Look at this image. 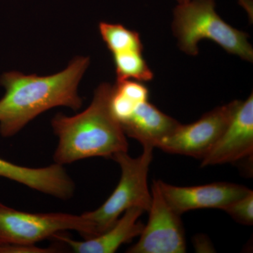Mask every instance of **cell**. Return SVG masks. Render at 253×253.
Masks as SVG:
<instances>
[{
	"label": "cell",
	"instance_id": "cell-1",
	"mask_svg": "<svg viewBox=\"0 0 253 253\" xmlns=\"http://www.w3.org/2000/svg\"><path fill=\"white\" fill-rule=\"evenodd\" d=\"M89 64V58H76L64 71L45 77L4 73L0 78L6 90L0 99V134L14 136L32 120L56 106L81 109L78 86Z\"/></svg>",
	"mask_w": 253,
	"mask_h": 253
},
{
	"label": "cell",
	"instance_id": "cell-4",
	"mask_svg": "<svg viewBox=\"0 0 253 253\" xmlns=\"http://www.w3.org/2000/svg\"><path fill=\"white\" fill-rule=\"evenodd\" d=\"M143 147L144 151L139 157L132 158L127 152H121L111 158L121 169L117 187L98 209L83 214L91 224L92 238L109 230L129 208L138 207L144 212L149 211L152 197L148 185V174L154 148Z\"/></svg>",
	"mask_w": 253,
	"mask_h": 253
},
{
	"label": "cell",
	"instance_id": "cell-14",
	"mask_svg": "<svg viewBox=\"0 0 253 253\" xmlns=\"http://www.w3.org/2000/svg\"><path fill=\"white\" fill-rule=\"evenodd\" d=\"M142 52L129 51L112 54L117 81L146 82L154 78V73L143 57Z\"/></svg>",
	"mask_w": 253,
	"mask_h": 253
},
{
	"label": "cell",
	"instance_id": "cell-8",
	"mask_svg": "<svg viewBox=\"0 0 253 253\" xmlns=\"http://www.w3.org/2000/svg\"><path fill=\"white\" fill-rule=\"evenodd\" d=\"M158 187L169 206L179 214L204 208L222 210L251 191L240 184L214 182L196 186H176L158 180Z\"/></svg>",
	"mask_w": 253,
	"mask_h": 253
},
{
	"label": "cell",
	"instance_id": "cell-13",
	"mask_svg": "<svg viewBox=\"0 0 253 253\" xmlns=\"http://www.w3.org/2000/svg\"><path fill=\"white\" fill-rule=\"evenodd\" d=\"M99 31L112 54L129 51H143L144 47L139 33L122 25L101 22Z\"/></svg>",
	"mask_w": 253,
	"mask_h": 253
},
{
	"label": "cell",
	"instance_id": "cell-9",
	"mask_svg": "<svg viewBox=\"0 0 253 253\" xmlns=\"http://www.w3.org/2000/svg\"><path fill=\"white\" fill-rule=\"evenodd\" d=\"M253 96L241 101L226 130L202 159L201 167L237 162L253 156Z\"/></svg>",
	"mask_w": 253,
	"mask_h": 253
},
{
	"label": "cell",
	"instance_id": "cell-5",
	"mask_svg": "<svg viewBox=\"0 0 253 253\" xmlns=\"http://www.w3.org/2000/svg\"><path fill=\"white\" fill-rule=\"evenodd\" d=\"M67 230L85 239L93 237L91 224L83 214L23 212L0 203V245H36Z\"/></svg>",
	"mask_w": 253,
	"mask_h": 253
},
{
	"label": "cell",
	"instance_id": "cell-12",
	"mask_svg": "<svg viewBox=\"0 0 253 253\" xmlns=\"http://www.w3.org/2000/svg\"><path fill=\"white\" fill-rule=\"evenodd\" d=\"M120 124L126 136L136 139L143 146L155 148L173 134L181 123L147 101L138 105Z\"/></svg>",
	"mask_w": 253,
	"mask_h": 253
},
{
	"label": "cell",
	"instance_id": "cell-10",
	"mask_svg": "<svg viewBox=\"0 0 253 253\" xmlns=\"http://www.w3.org/2000/svg\"><path fill=\"white\" fill-rule=\"evenodd\" d=\"M0 176L61 200L72 198L76 190L74 181L63 166L55 163L47 167L33 168L0 158Z\"/></svg>",
	"mask_w": 253,
	"mask_h": 253
},
{
	"label": "cell",
	"instance_id": "cell-7",
	"mask_svg": "<svg viewBox=\"0 0 253 253\" xmlns=\"http://www.w3.org/2000/svg\"><path fill=\"white\" fill-rule=\"evenodd\" d=\"M151 204L147 224L139 240L127 250L129 253H184L185 234L180 214L172 209L163 197L157 181L151 186Z\"/></svg>",
	"mask_w": 253,
	"mask_h": 253
},
{
	"label": "cell",
	"instance_id": "cell-11",
	"mask_svg": "<svg viewBox=\"0 0 253 253\" xmlns=\"http://www.w3.org/2000/svg\"><path fill=\"white\" fill-rule=\"evenodd\" d=\"M143 212L144 211L141 208H129L109 230L84 241H74L59 234L53 238L67 244L74 253H116L120 246L140 235L144 225L138 219Z\"/></svg>",
	"mask_w": 253,
	"mask_h": 253
},
{
	"label": "cell",
	"instance_id": "cell-16",
	"mask_svg": "<svg viewBox=\"0 0 253 253\" xmlns=\"http://www.w3.org/2000/svg\"><path fill=\"white\" fill-rule=\"evenodd\" d=\"M58 249L49 248L42 249L36 245L4 244L0 245V253H48L58 252Z\"/></svg>",
	"mask_w": 253,
	"mask_h": 253
},
{
	"label": "cell",
	"instance_id": "cell-6",
	"mask_svg": "<svg viewBox=\"0 0 253 253\" xmlns=\"http://www.w3.org/2000/svg\"><path fill=\"white\" fill-rule=\"evenodd\" d=\"M241 102L235 100L206 113L196 122L181 124L157 148L169 154L202 160L226 130Z\"/></svg>",
	"mask_w": 253,
	"mask_h": 253
},
{
	"label": "cell",
	"instance_id": "cell-3",
	"mask_svg": "<svg viewBox=\"0 0 253 253\" xmlns=\"http://www.w3.org/2000/svg\"><path fill=\"white\" fill-rule=\"evenodd\" d=\"M172 31L183 52L196 56L204 39L217 43L228 53L252 62L249 36L226 23L215 11L214 0H190L178 4L173 12Z\"/></svg>",
	"mask_w": 253,
	"mask_h": 253
},
{
	"label": "cell",
	"instance_id": "cell-15",
	"mask_svg": "<svg viewBox=\"0 0 253 253\" xmlns=\"http://www.w3.org/2000/svg\"><path fill=\"white\" fill-rule=\"evenodd\" d=\"M234 220L251 226L253 224V191H251L241 199L236 200L223 209Z\"/></svg>",
	"mask_w": 253,
	"mask_h": 253
},
{
	"label": "cell",
	"instance_id": "cell-17",
	"mask_svg": "<svg viewBox=\"0 0 253 253\" xmlns=\"http://www.w3.org/2000/svg\"><path fill=\"white\" fill-rule=\"evenodd\" d=\"M190 0H176L178 4H184V3L188 2Z\"/></svg>",
	"mask_w": 253,
	"mask_h": 253
},
{
	"label": "cell",
	"instance_id": "cell-2",
	"mask_svg": "<svg viewBox=\"0 0 253 253\" xmlns=\"http://www.w3.org/2000/svg\"><path fill=\"white\" fill-rule=\"evenodd\" d=\"M113 86L102 83L95 91L89 107L74 116L59 113L52 121L59 139L55 163L64 166L92 157L112 158L127 152L128 141L111 109Z\"/></svg>",
	"mask_w": 253,
	"mask_h": 253
}]
</instances>
